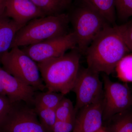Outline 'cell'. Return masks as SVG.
<instances>
[{"label": "cell", "instance_id": "ffe728a7", "mask_svg": "<svg viewBox=\"0 0 132 132\" xmlns=\"http://www.w3.org/2000/svg\"><path fill=\"white\" fill-rule=\"evenodd\" d=\"M57 120H67L76 117V112L72 102L64 97L55 109Z\"/></svg>", "mask_w": 132, "mask_h": 132}, {"label": "cell", "instance_id": "52a82bcc", "mask_svg": "<svg viewBox=\"0 0 132 132\" xmlns=\"http://www.w3.org/2000/svg\"><path fill=\"white\" fill-rule=\"evenodd\" d=\"M73 32L42 42L23 47L22 51L37 63L60 57L69 50L77 48Z\"/></svg>", "mask_w": 132, "mask_h": 132}, {"label": "cell", "instance_id": "44dd1931", "mask_svg": "<svg viewBox=\"0 0 132 132\" xmlns=\"http://www.w3.org/2000/svg\"><path fill=\"white\" fill-rule=\"evenodd\" d=\"M116 12L122 19L132 16V0H115Z\"/></svg>", "mask_w": 132, "mask_h": 132}, {"label": "cell", "instance_id": "5bb4252c", "mask_svg": "<svg viewBox=\"0 0 132 132\" xmlns=\"http://www.w3.org/2000/svg\"><path fill=\"white\" fill-rule=\"evenodd\" d=\"M84 4L98 12L109 24L115 26V0H80Z\"/></svg>", "mask_w": 132, "mask_h": 132}, {"label": "cell", "instance_id": "9a60e30c", "mask_svg": "<svg viewBox=\"0 0 132 132\" xmlns=\"http://www.w3.org/2000/svg\"><path fill=\"white\" fill-rule=\"evenodd\" d=\"M44 14L47 15L61 14L69 3L66 0H31Z\"/></svg>", "mask_w": 132, "mask_h": 132}, {"label": "cell", "instance_id": "5b68a950", "mask_svg": "<svg viewBox=\"0 0 132 132\" xmlns=\"http://www.w3.org/2000/svg\"><path fill=\"white\" fill-rule=\"evenodd\" d=\"M72 21L76 38L77 48L80 53L85 54L95 37L110 24L98 12L81 4L74 11Z\"/></svg>", "mask_w": 132, "mask_h": 132}, {"label": "cell", "instance_id": "484cf974", "mask_svg": "<svg viewBox=\"0 0 132 132\" xmlns=\"http://www.w3.org/2000/svg\"><path fill=\"white\" fill-rule=\"evenodd\" d=\"M96 132H108V131H107L106 128L103 126V127L101 128L100 130H99L98 131Z\"/></svg>", "mask_w": 132, "mask_h": 132}, {"label": "cell", "instance_id": "ac0fdd59", "mask_svg": "<svg viewBox=\"0 0 132 132\" xmlns=\"http://www.w3.org/2000/svg\"><path fill=\"white\" fill-rule=\"evenodd\" d=\"M40 123L48 132H51L57 121L55 109L35 105L34 108Z\"/></svg>", "mask_w": 132, "mask_h": 132}, {"label": "cell", "instance_id": "e0dca14e", "mask_svg": "<svg viewBox=\"0 0 132 132\" xmlns=\"http://www.w3.org/2000/svg\"><path fill=\"white\" fill-rule=\"evenodd\" d=\"M127 111L113 116L115 119L106 128L108 132H132V113Z\"/></svg>", "mask_w": 132, "mask_h": 132}, {"label": "cell", "instance_id": "30bf717a", "mask_svg": "<svg viewBox=\"0 0 132 132\" xmlns=\"http://www.w3.org/2000/svg\"><path fill=\"white\" fill-rule=\"evenodd\" d=\"M36 90L12 75L0 63V94L14 103L34 104Z\"/></svg>", "mask_w": 132, "mask_h": 132}, {"label": "cell", "instance_id": "7a4b0ae2", "mask_svg": "<svg viewBox=\"0 0 132 132\" xmlns=\"http://www.w3.org/2000/svg\"><path fill=\"white\" fill-rule=\"evenodd\" d=\"M77 50L37 63L47 90L64 95L72 91L80 69V53Z\"/></svg>", "mask_w": 132, "mask_h": 132}, {"label": "cell", "instance_id": "8992f818", "mask_svg": "<svg viewBox=\"0 0 132 132\" xmlns=\"http://www.w3.org/2000/svg\"><path fill=\"white\" fill-rule=\"evenodd\" d=\"M99 73L88 67L80 69L72 90L76 96V112L104 98L103 82L100 79Z\"/></svg>", "mask_w": 132, "mask_h": 132}, {"label": "cell", "instance_id": "7402d4cb", "mask_svg": "<svg viewBox=\"0 0 132 132\" xmlns=\"http://www.w3.org/2000/svg\"><path fill=\"white\" fill-rule=\"evenodd\" d=\"M118 27L124 42L132 53V20Z\"/></svg>", "mask_w": 132, "mask_h": 132}, {"label": "cell", "instance_id": "d6986e66", "mask_svg": "<svg viewBox=\"0 0 132 132\" xmlns=\"http://www.w3.org/2000/svg\"><path fill=\"white\" fill-rule=\"evenodd\" d=\"M118 78L126 82H132V53L125 55L115 68Z\"/></svg>", "mask_w": 132, "mask_h": 132}, {"label": "cell", "instance_id": "ba28073f", "mask_svg": "<svg viewBox=\"0 0 132 132\" xmlns=\"http://www.w3.org/2000/svg\"><path fill=\"white\" fill-rule=\"evenodd\" d=\"M104 105L103 119H109L132 106V94L127 85L112 81L103 76Z\"/></svg>", "mask_w": 132, "mask_h": 132}, {"label": "cell", "instance_id": "9c48e42d", "mask_svg": "<svg viewBox=\"0 0 132 132\" xmlns=\"http://www.w3.org/2000/svg\"><path fill=\"white\" fill-rule=\"evenodd\" d=\"M18 104H15L0 124L1 132H48L40 123L34 109L20 106Z\"/></svg>", "mask_w": 132, "mask_h": 132}, {"label": "cell", "instance_id": "3957f363", "mask_svg": "<svg viewBox=\"0 0 132 132\" xmlns=\"http://www.w3.org/2000/svg\"><path fill=\"white\" fill-rule=\"evenodd\" d=\"M70 21L69 15L64 13L34 19L18 31L12 48L23 47L67 34Z\"/></svg>", "mask_w": 132, "mask_h": 132}, {"label": "cell", "instance_id": "4fadbf2b", "mask_svg": "<svg viewBox=\"0 0 132 132\" xmlns=\"http://www.w3.org/2000/svg\"><path fill=\"white\" fill-rule=\"evenodd\" d=\"M23 26L7 16L5 12L0 17V55L12 48L16 33Z\"/></svg>", "mask_w": 132, "mask_h": 132}, {"label": "cell", "instance_id": "277c9868", "mask_svg": "<svg viewBox=\"0 0 132 132\" xmlns=\"http://www.w3.org/2000/svg\"><path fill=\"white\" fill-rule=\"evenodd\" d=\"M0 63L8 72L36 90L46 89L38 64L20 48L14 47L0 55Z\"/></svg>", "mask_w": 132, "mask_h": 132}, {"label": "cell", "instance_id": "6da1fadb", "mask_svg": "<svg viewBox=\"0 0 132 132\" xmlns=\"http://www.w3.org/2000/svg\"><path fill=\"white\" fill-rule=\"evenodd\" d=\"M130 52L118 26H109L93 41L86 52L88 68L107 75L113 73L118 63Z\"/></svg>", "mask_w": 132, "mask_h": 132}, {"label": "cell", "instance_id": "603a6c76", "mask_svg": "<svg viewBox=\"0 0 132 132\" xmlns=\"http://www.w3.org/2000/svg\"><path fill=\"white\" fill-rule=\"evenodd\" d=\"M76 117L67 120H57L51 132H72Z\"/></svg>", "mask_w": 132, "mask_h": 132}, {"label": "cell", "instance_id": "4316f807", "mask_svg": "<svg viewBox=\"0 0 132 132\" xmlns=\"http://www.w3.org/2000/svg\"><path fill=\"white\" fill-rule=\"evenodd\" d=\"M66 1H67L68 2V3H70V2H71V1H72V0H66Z\"/></svg>", "mask_w": 132, "mask_h": 132}, {"label": "cell", "instance_id": "2e32d148", "mask_svg": "<svg viewBox=\"0 0 132 132\" xmlns=\"http://www.w3.org/2000/svg\"><path fill=\"white\" fill-rule=\"evenodd\" d=\"M61 93L47 90L40 92L35 96V106H39L46 108L55 109L64 97Z\"/></svg>", "mask_w": 132, "mask_h": 132}, {"label": "cell", "instance_id": "7c38bea8", "mask_svg": "<svg viewBox=\"0 0 132 132\" xmlns=\"http://www.w3.org/2000/svg\"><path fill=\"white\" fill-rule=\"evenodd\" d=\"M5 13L23 26L34 19L46 16L31 0H6Z\"/></svg>", "mask_w": 132, "mask_h": 132}, {"label": "cell", "instance_id": "8fae6325", "mask_svg": "<svg viewBox=\"0 0 132 132\" xmlns=\"http://www.w3.org/2000/svg\"><path fill=\"white\" fill-rule=\"evenodd\" d=\"M104 99L79 110L72 132H96L103 127Z\"/></svg>", "mask_w": 132, "mask_h": 132}, {"label": "cell", "instance_id": "d4e9b609", "mask_svg": "<svg viewBox=\"0 0 132 132\" xmlns=\"http://www.w3.org/2000/svg\"><path fill=\"white\" fill-rule=\"evenodd\" d=\"M6 0H0V17L5 13Z\"/></svg>", "mask_w": 132, "mask_h": 132}, {"label": "cell", "instance_id": "83f0119b", "mask_svg": "<svg viewBox=\"0 0 132 132\" xmlns=\"http://www.w3.org/2000/svg\"></svg>", "mask_w": 132, "mask_h": 132}, {"label": "cell", "instance_id": "cb8c5ba5", "mask_svg": "<svg viewBox=\"0 0 132 132\" xmlns=\"http://www.w3.org/2000/svg\"><path fill=\"white\" fill-rule=\"evenodd\" d=\"M15 104L7 97L0 94V124L12 110Z\"/></svg>", "mask_w": 132, "mask_h": 132}]
</instances>
